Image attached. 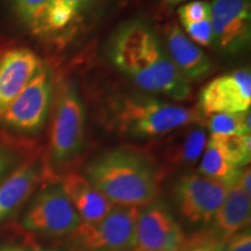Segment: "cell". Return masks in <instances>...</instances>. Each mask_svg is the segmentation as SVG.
Segmentation results:
<instances>
[{
    "instance_id": "1",
    "label": "cell",
    "mask_w": 251,
    "mask_h": 251,
    "mask_svg": "<svg viewBox=\"0 0 251 251\" xmlns=\"http://www.w3.org/2000/svg\"><path fill=\"white\" fill-rule=\"evenodd\" d=\"M111 58L119 70L146 92L176 100L190 96L188 80L146 24L134 21L120 28L112 41Z\"/></svg>"
},
{
    "instance_id": "2",
    "label": "cell",
    "mask_w": 251,
    "mask_h": 251,
    "mask_svg": "<svg viewBox=\"0 0 251 251\" xmlns=\"http://www.w3.org/2000/svg\"><path fill=\"white\" fill-rule=\"evenodd\" d=\"M83 175L114 206H147L161 192L158 170L143 155L129 149L101 153L86 165Z\"/></svg>"
},
{
    "instance_id": "3",
    "label": "cell",
    "mask_w": 251,
    "mask_h": 251,
    "mask_svg": "<svg viewBox=\"0 0 251 251\" xmlns=\"http://www.w3.org/2000/svg\"><path fill=\"white\" fill-rule=\"evenodd\" d=\"M85 144V108L76 86L67 83L62 87L56 103L50 133L45 179L57 181L79 158Z\"/></svg>"
},
{
    "instance_id": "4",
    "label": "cell",
    "mask_w": 251,
    "mask_h": 251,
    "mask_svg": "<svg viewBox=\"0 0 251 251\" xmlns=\"http://www.w3.org/2000/svg\"><path fill=\"white\" fill-rule=\"evenodd\" d=\"M202 121L201 113L144 96H126L117 102L118 130L131 137H157Z\"/></svg>"
},
{
    "instance_id": "5",
    "label": "cell",
    "mask_w": 251,
    "mask_h": 251,
    "mask_svg": "<svg viewBox=\"0 0 251 251\" xmlns=\"http://www.w3.org/2000/svg\"><path fill=\"white\" fill-rule=\"evenodd\" d=\"M81 225L59 181H50L25 211L21 227L41 237H69Z\"/></svg>"
},
{
    "instance_id": "6",
    "label": "cell",
    "mask_w": 251,
    "mask_h": 251,
    "mask_svg": "<svg viewBox=\"0 0 251 251\" xmlns=\"http://www.w3.org/2000/svg\"><path fill=\"white\" fill-rule=\"evenodd\" d=\"M139 209L140 207L114 206L96 224H81L68 237L67 244L79 251H135Z\"/></svg>"
},
{
    "instance_id": "7",
    "label": "cell",
    "mask_w": 251,
    "mask_h": 251,
    "mask_svg": "<svg viewBox=\"0 0 251 251\" xmlns=\"http://www.w3.org/2000/svg\"><path fill=\"white\" fill-rule=\"evenodd\" d=\"M228 186L198 174H187L176 181L174 200L178 213L188 225L206 228L224 201Z\"/></svg>"
},
{
    "instance_id": "8",
    "label": "cell",
    "mask_w": 251,
    "mask_h": 251,
    "mask_svg": "<svg viewBox=\"0 0 251 251\" xmlns=\"http://www.w3.org/2000/svg\"><path fill=\"white\" fill-rule=\"evenodd\" d=\"M52 80L42 64L0 119L6 127L21 134H34L43 127L51 102Z\"/></svg>"
},
{
    "instance_id": "9",
    "label": "cell",
    "mask_w": 251,
    "mask_h": 251,
    "mask_svg": "<svg viewBox=\"0 0 251 251\" xmlns=\"http://www.w3.org/2000/svg\"><path fill=\"white\" fill-rule=\"evenodd\" d=\"M135 238V251H180L186 242L180 224L159 199L140 207Z\"/></svg>"
},
{
    "instance_id": "10",
    "label": "cell",
    "mask_w": 251,
    "mask_h": 251,
    "mask_svg": "<svg viewBox=\"0 0 251 251\" xmlns=\"http://www.w3.org/2000/svg\"><path fill=\"white\" fill-rule=\"evenodd\" d=\"M200 111L209 117L221 113H241L251 106V74L238 69L214 78L200 93Z\"/></svg>"
},
{
    "instance_id": "11",
    "label": "cell",
    "mask_w": 251,
    "mask_h": 251,
    "mask_svg": "<svg viewBox=\"0 0 251 251\" xmlns=\"http://www.w3.org/2000/svg\"><path fill=\"white\" fill-rule=\"evenodd\" d=\"M209 4L214 45L229 52L246 48L251 36L250 0H213Z\"/></svg>"
},
{
    "instance_id": "12",
    "label": "cell",
    "mask_w": 251,
    "mask_h": 251,
    "mask_svg": "<svg viewBox=\"0 0 251 251\" xmlns=\"http://www.w3.org/2000/svg\"><path fill=\"white\" fill-rule=\"evenodd\" d=\"M41 67L42 61L28 48H11L0 54V119Z\"/></svg>"
},
{
    "instance_id": "13",
    "label": "cell",
    "mask_w": 251,
    "mask_h": 251,
    "mask_svg": "<svg viewBox=\"0 0 251 251\" xmlns=\"http://www.w3.org/2000/svg\"><path fill=\"white\" fill-rule=\"evenodd\" d=\"M43 178V164L33 159L23 163L11 171L0 183V225L20 209Z\"/></svg>"
},
{
    "instance_id": "14",
    "label": "cell",
    "mask_w": 251,
    "mask_h": 251,
    "mask_svg": "<svg viewBox=\"0 0 251 251\" xmlns=\"http://www.w3.org/2000/svg\"><path fill=\"white\" fill-rule=\"evenodd\" d=\"M58 181L83 225H92L100 221L114 207L83 174L69 171Z\"/></svg>"
},
{
    "instance_id": "15",
    "label": "cell",
    "mask_w": 251,
    "mask_h": 251,
    "mask_svg": "<svg viewBox=\"0 0 251 251\" xmlns=\"http://www.w3.org/2000/svg\"><path fill=\"white\" fill-rule=\"evenodd\" d=\"M169 57L187 80H198L206 77L212 69L203 50L188 39L177 25H171L165 30Z\"/></svg>"
},
{
    "instance_id": "16",
    "label": "cell",
    "mask_w": 251,
    "mask_h": 251,
    "mask_svg": "<svg viewBox=\"0 0 251 251\" xmlns=\"http://www.w3.org/2000/svg\"><path fill=\"white\" fill-rule=\"evenodd\" d=\"M251 216L250 197L238 185L237 180L228 186L221 206L212 220L208 229L216 237L228 241L235 234L249 228Z\"/></svg>"
},
{
    "instance_id": "17",
    "label": "cell",
    "mask_w": 251,
    "mask_h": 251,
    "mask_svg": "<svg viewBox=\"0 0 251 251\" xmlns=\"http://www.w3.org/2000/svg\"><path fill=\"white\" fill-rule=\"evenodd\" d=\"M100 0H55L47 17L43 35H61L76 28Z\"/></svg>"
},
{
    "instance_id": "18",
    "label": "cell",
    "mask_w": 251,
    "mask_h": 251,
    "mask_svg": "<svg viewBox=\"0 0 251 251\" xmlns=\"http://www.w3.org/2000/svg\"><path fill=\"white\" fill-rule=\"evenodd\" d=\"M207 142L208 137L202 128H191L168 147L166 161L176 166H192L202 156Z\"/></svg>"
},
{
    "instance_id": "19",
    "label": "cell",
    "mask_w": 251,
    "mask_h": 251,
    "mask_svg": "<svg viewBox=\"0 0 251 251\" xmlns=\"http://www.w3.org/2000/svg\"><path fill=\"white\" fill-rule=\"evenodd\" d=\"M241 171L242 169L236 168L230 162H228L224 155L220 152L218 147L211 140H208L202 152L201 159H200V175L230 186L238 179Z\"/></svg>"
},
{
    "instance_id": "20",
    "label": "cell",
    "mask_w": 251,
    "mask_h": 251,
    "mask_svg": "<svg viewBox=\"0 0 251 251\" xmlns=\"http://www.w3.org/2000/svg\"><path fill=\"white\" fill-rule=\"evenodd\" d=\"M55 0H12L19 20L36 35H43L47 17Z\"/></svg>"
},
{
    "instance_id": "21",
    "label": "cell",
    "mask_w": 251,
    "mask_h": 251,
    "mask_svg": "<svg viewBox=\"0 0 251 251\" xmlns=\"http://www.w3.org/2000/svg\"><path fill=\"white\" fill-rule=\"evenodd\" d=\"M213 143L218 147L220 152L228 162L243 169L250 163L251 137L250 134L226 135V136H211Z\"/></svg>"
},
{
    "instance_id": "22",
    "label": "cell",
    "mask_w": 251,
    "mask_h": 251,
    "mask_svg": "<svg viewBox=\"0 0 251 251\" xmlns=\"http://www.w3.org/2000/svg\"><path fill=\"white\" fill-rule=\"evenodd\" d=\"M250 109L241 113H221L209 115L208 129L211 136L250 134Z\"/></svg>"
},
{
    "instance_id": "23",
    "label": "cell",
    "mask_w": 251,
    "mask_h": 251,
    "mask_svg": "<svg viewBox=\"0 0 251 251\" xmlns=\"http://www.w3.org/2000/svg\"><path fill=\"white\" fill-rule=\"evenodd\" d=\"M180 251H227V241L216 237L207 228H202L191 237H186Z\"/></svg>"
},
{
    "instance_id": "24",
    "label": "cell",
    "mask_w": 251,
    "mask_h": 251,
    "mask_svg": "<svg viewBox=\"0 0 251 251\" xmlns=\"http://www.w3.org/2000/svg\"><path fill=\"white\" fill-rule=\"evenodd\" d=\"M177 13L181 26L199 23L211 18V4L205 0H193L179 6Z\"/></svg>"
},
{
    "instance_id": "25",
    "label": "cell",
    "mask_w": 251,
    "mask_h": 251,
    "mask_svg": "<svg viewBox=\"0 0 251 251\" xmlns=\"http://www.w3.org/2000/svg\"><path fill=\"white\" fill-rule=\"evenodd\" d=\"M183 28L188 39L196 45L207 48L214 45V33H213L211 18L199 23L185 25Z\"/></svg>"
},
{
    "instance_id": "26",
    "label": "cell",
    "mask_w": 251,
    "mask_h": 251,
    "mask_svg": "<svg viewBox=\"0 0 251 251\" xmlns=\"http://www.w3.org/2000/svg\"><path fill=\"white\" fill-rule=\"evenodd\" d=\"M227 251H251L250 228L235 234L227 241Z\"/></svg>"
},
{
    "instance_id": "27",
    "label": "cell",
    "mask_w": 251,
    "mask_h": 251,
    "mask_svg": "<svg viewBox=\"0 0 251 251\" xmlns=\"http://www.w3.org/2000/svg\"><path fill=\"white\" fill-rule=\"evenodd\" d=\"M15 155L7 149L0 148V183L13 170L15 164Z\"/></svg>"
},
{
    "instance_id": "28",
    "label": "cell",
    "mask_w": 251,
    "mask_h": 251,
    "mask_svg": "<svg viewBox=\"0 0 251 251\" xmlns=\"http://www.w3.org/2000/svg\"><path fill=\"white\" fill-rule=\"evenodd\" d=\"M26 251H79L75 248H72L69 244L65 246H43V244L36 243V242H27L26 246H24Z\"/></svg>"
},
{
    "instance_id": "29",
    "label": "cell",
    "mask_w": 251,
    "mask_h": 251,
    "mask_svg": "<svg viewBox=\"0 0 251 251\" xmlns=\"http://www.w3.org/2000/svg\"><path fill=\"white\" fill-rule=\"evenodd\" d=\"M250 178H251V172L249 166H246V168L242 169L241 171L240 177H238L237 183L240 185L241 188L244 191V193L248 194V196L251 197V187H250Z\"/></svg>"
},
{
    "instance_id": "30",
    "label": "cell",
    "mask_w": 251,
    "mask_h": 251,
    "mask_svg": "<svg viewBox=\"0 0 251 251\" xmlns=\"http://www.w3.org/2000/svg\"><path fill=\"white\" fill-rule=\"evenodd\" d=\"M0 251H26L24 246L17 243H0Z\"/></svg>"
},
{
    "instance_id": "31",
    "label": "cell",
    "mask_w": 251,
    "mask_h": 251,
    "mask_svg": "<svg viewBox=\"0 0 251 251\" xmlns=\"http://www.w3.org/2000/svg\"><path fill=\"white\" fill-rule=\"evenodd\" d=\"M164 1L169 6H176V5L183 4V2H186V1H188V0H164Z\"/></svg>"
}]
</instances>
